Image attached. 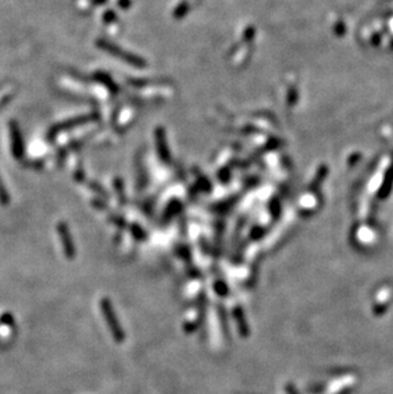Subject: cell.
I'll use <instances>...</instances> for the list:
<instances>
[{
  "mask_svg": "<svg viewBox=\"0 0 393 394\" xmlns=\"http://www.w3.org/2000/svg\"><path fill=\"white\" fill-rule=\"evenodd\" d=\"M1 320L3 321H5V323H9V324H12V316H10L9 314H5V316H4V318H1Z\"/></svg>",
  "mask_w": 393,
  "mask_h": 394,
  "instance_id": "3957f363",
  "label": "cell"
},
{
  "mask_svg": "<svg viewBox=\"0 0 393 394\" xmlns=\"http://www.w3.org/2000/svg\"><path fill=\"white\" fill-rule=\"evenodd\" d=\"M59 232H60V237H61V241H63V246H64L65 254H67V257L69 258V259H72V258L74 257V249H73V245H72V242H71V238H69V234H68L67 229L63 227V226H60Z\"/></svg>",
  "mask_w": 393,
  "mask_h": 394,
  "instance_id": "7a4b0ae2",
  "label": "cell"
},
{
  "mask_svg": "<svg viewBox=\"0 0 393 394\" xmlns=\"http://www.w3.org/2000/svg\"><path fill=\"white\" fill-rule=\"evenodd\" d=\"M101 310H103L105 319L107 320V324H109L110 331H111L114 338H115L116 341H122L123 340L122 328L119 327V321L118 319H116L115 315H114V313H112V308L111 305H110L109 300L104 299L103 301H101Z\"/></svg>",
  "mask_w": 393,
  "mask_h": 394,
  "instance_id": "6da1fadb",
  "label": "cell"
}]
</instances>
